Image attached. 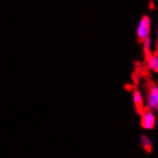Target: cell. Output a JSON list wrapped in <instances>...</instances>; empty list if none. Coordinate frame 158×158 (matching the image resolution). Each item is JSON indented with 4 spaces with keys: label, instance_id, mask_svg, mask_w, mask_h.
I'll list each match as a JSON object with an SVG mask.
<instances>
[{
    "label": "cell",
    "instance_id": "obj_1",
    "mask_svg": "<svg viewBox=\"0 0 158 158\" xmlns=\"http://www.w3.org/2000/svg\"><path fill=\"white\" fill-rule=\"evenodd\" d=\"M146 108L152 111L158 110V85H151L148 88L146 98Z\"/></svg>",
    "mask_w": 158,
    "mask_h": 158
},
{
    "label": "cell",
    "instance_id": "obj_2",
    "mask_svg": "<svg viewBox=\"0 0 158 158\" xmlns=\"http://www.w3.org/2000/svg\"><path fill=\"white\" fill-rule=\"evenodd\" d=\"M157 124V117L154 111L150 109H144L141 112V126L146 131H152Z\"/></svg>",
    "mask_w": 158,
    "mask_h": 158
},
{
    "label": "cell",
    "instance_id": "obj_3",
    "mask_svg": "<svg viewBox=\"0 0 158 158\" xmlns=\"http://www.w3.org/2000/svg\"><path fill=\"white\" fill-rule=\"evenodd\" d=\"M150 32H151V19L148 16H143L137 27L138 39L141 41H143L145 39L150 38Z\"/></svg>",
    "mask_w": 158,
    "mask_h": 158
},
{
    "label": "cell",
    "instance_id": "obj_4",
    "mask_svg": "<svg viewBox=\"0 0 158 158\" xmlns=\"http://www.w3.org/2000/svg\"><path fill=\"white\" fill-rule=\"evenodd\" d=\"M132 100L135 106L139 111H143L144 108V98L142 92L139 89H134L132 91Z\"/></svg>",
    "mask_w": 158,
    "mask_h": 158
},
{
    "label": "cell",
    "instance_id": "obj_5",
    "mask_svg": "<svg viewBox=\"0 0 158 158\" xmlns=\"http://www.w3.org/2000/svg\"><path fill=\"white\" fill-rule=\"evenodd\" d=\"M147 66L151 71L158 73V56L155 54H150L147 59Z\"/></svg>",
    "mask_w": 158,
    "mask_h": 158
},
{
    "label": "cell",
    "instance_id": "obj_6",
    "mask_svg": "<svg viewBox=\"0 0 158 158\" xmlns=\"http://www.w3.org/2000/svg\"><path fill=\"white\" fill-rule=\"evenodd\" d=\"M140 141H141V145L143 147V148L148 152H152V142L151 140V138H148L147 135H141L140 136Z\"/></svg>",
    "mask_w": 158,
    "mask_h": 158
},
{
    "label": "cell",
    "instance_id": "obj_7",
    "mask_svg": "<svg viewBox=\"0 0 158 158\" xmlns=\"http://www.w3.org/2000/svg\"><path fill=\"white\" fill-rule=\"evenodd\" d=\"M142 43H143V48H144L145 52L147 53V56H148V55H150V52H151V47H152V40H151V39L150 38L145 39L142 41Z\"/></svg>",
    "mask_w": 158,
    "mask_h": 158
},
{
    "label": "cell",
    "instance_id": "obj_8",
    "mask_svg": "<svg viewBox=\"0 0 158 158\" xmlns=\"http://www.w3.org/2000/svg\"><path fill=\"white\" fill-rule=\"evenodd\" d=\"M154 54L158 56V43H157V46H156V49H155V53Z\"/></svg>",
    "mask_w": 158,
    "mask_h": 158
},
{
    "label": "cell",
    "instance_id": "obj_9",
    "mask_svg": "<svg viewBox=\"0 0 158 158\" xmlns=\"http://www.w3.org/2000/svg\"><path fill=\"white\" fill-rule=\"evenodd\" d=\"M157 111H158V110H157Z\"/></svg>",
    "mask_w": 158,
    "mask_h": 158
}]
</instances>
